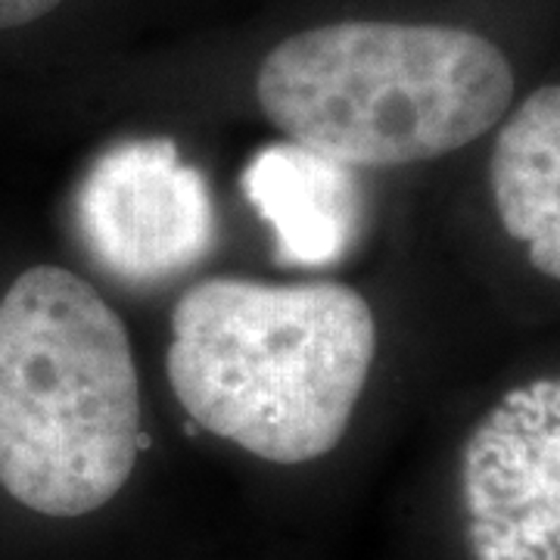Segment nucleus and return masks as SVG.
<instances>
[{"mask_svg":"<svg viewBox=\"0 0 560 560\" xmlns=\"http://www.w3.org/2000/svg\"><path fill=\"white\" fill-rule=\"evenodd\" d=\"M377 355L359 290L209 278L172 308L165 371L184 411L271 464L337 448Z\"/></svg>","mask_w":560,"mask_h":560,"instance_id":"obj_1","label":"nucleus"},{"mask_svg":"<svg viewBox=\"0 0 560 560\" xmlns=\"http://www.w3.org/2000/svg\"><path fill=\"white\" fill-rule=\"evenodd\" d=\"M514 69L452 25L337 22L280 40L256 79L265 119L346 168L440 160L504 119Z\"/></svg>","mask_w":560,"mask_h":560,"instance_id":"obj_2","label":"nucleus"},{"mask_svg":"<svg viewBox=\"0 0 560 560\" xmlns=\"http://www.w3.org/2000/svg\"><path fill=\"white\" fill-rule=\"evenodd\" d=\"M140 448V386L121 318L79 275L35 265L0 300V486L44 517L119 495Z\"/></svg>","mask_w":560,"mask_h":560,"instance_id":"obj_3","label":"nucleus"},{"mask_svg":"<svg viewBox=\"0 0 560 560\" xmlns=\"http://www.w3.org/2000/svg\"><path fill=\"white\" fill-rule=\"evenodd\" d=\"M474 560H560V377L508 389L460 452Z\"/></svg>","mask_w":560,"mask_h":560,"instance_id":"obj_4","label":"nucleus"},{"mask_svg":"<svg viewBox=\"0 0 560 560\" xmlns=\"http://www.w3.org/2000/svg\"><path fill=\"white\" fill-rule=\"evenodd\" d=\"M79 228L106 271L153 283L206 256L215 219L200 172L172 140L153 138L119 143L88 168Z\"/></svg>","mask_w":560,"mask_h":560,"instance_id":"obj_5","label":"nucleus"},{"mask_svg":"<svg viewBox=\"0 0 560 560\" xmlns=\"http://www.w3.org/2000/svg\"><path fill=\"white\" fill-rule=\"evenodd\" d=\"M246 200L271 224L283 261L334 265L355 241L359 187L352 168L300 143H271L243 172Z\"/></svg>","mask_w":560,"mask_h":560,"instance_id":"obj_6","label":"nucleus"},{"mask_svg":"<svg viewBox=\"0 0 560 560\" xmlns=\"http://www.w3.org/2000/svg\"><path fill=\"white\" fill-rule=\"evenodd\" d=\"M489 184L508 237L533 268L560 280V84H545L501 125Z\"/></svg>","mask_w":560,"mask_h":560,"instance_id":"obj_7","label":"nucleus"},{"mask_svg":"<svg viewBox=\"0 0 560 560\" xmlns=\"http://www.w3.org/2000/svg\"><path fill=\"white\" fill-rule=\"evenodd\" d=\"M60 3L62 0H0V32L38 22L50 10H57Z\"/></svg>","mask_w":560,"mask_h":560,"instance_id":"obj_8","label":"nucleus"}]
</instances>
